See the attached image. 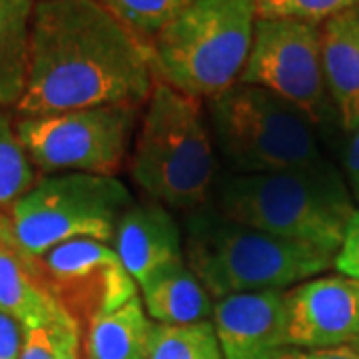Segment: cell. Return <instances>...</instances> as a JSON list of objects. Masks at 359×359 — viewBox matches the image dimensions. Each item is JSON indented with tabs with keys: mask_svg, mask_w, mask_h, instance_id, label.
<instances>
[{
	"mask_svg": "<svg viewBox=\"0 0 359 359\" xmlns=\"http://www.w3.org/2000/svg\"><path fill=\"white\" fill-rule=\"evenodd\" d=\"M65 359H84V353H82V341H78L76 346L70 347Z\"/></svg>",
	"mask_w": 359,
	"mask_h": 359,
	"instance_id": "83f0119b",
	"label": "cell"
},
{
	"mask_svg": "<svg viewBox=\"0 0 359 359\" xmlns=\"http://www.w3.org/2000/svg\"><path fill=\"white\" fill-rule=\"evenodd\" d=\"M140 106L106 104L16 122L18 138L42 172L116 176L128 156Z\"/></svg>",
	"mask_w": 359,
	"mask_h": 359,
	"instance_id": "ba28073f",
	"label": "cell"
},
{
	"mask_svg": "<svg viewBox=\"0 0 359 359\" xmlns=\"http://www.w3.org/2000/svg\"><path fill=\"white\" fill-rule=\"evenodd\" d=\"M32 0L0 2V108L16 110L28 76Z\"/></svg>",
	"mask_w": 359,
	"mask_h": 359,
	"instance_id": "ac0fdd59",
	"label": "cell"
},
{
	"mask_svg": "<svg viewBox=\"0 0 359 359\" xmlns=\"http://www.w3.org/2000/svg\"><path fill=\"white\" fill-rule=\"evenodd\" d=\"M320 30L325 86L349 134L359 126V6L323 20Z\"/></svg>",
	"mask_w": 359,
	"mask_h": 359,
	"instance_id": "9a60e30c",
	"label": "cell"
},
{
	"mask_svg": "<svg viewBox=\"0 0 359 359\" xmlns=\"http://www.w3.org/2000/svg\"><path fill=\"white\" fill-rule=\"evenodd\" d=\"M130 176L148 200L180 212L210 204L216 152L202 100L156 82L142 114Z\"/></svg>",
	"mask_w": 359,
	"mask_h": 359,
	"instance_id": "277c9868",
	"label": "cell"
},
{
	"mask_svg": "<svg viewBox=\"0 0 359 359\" xmlns=\"http://www.w3.org/2000/svg\"><path fill=\"white\" fill-rule=\"evenodd\" d=\"M152 44L102 0H40L30 16L28 76L20 118L106 104L148 102Z\"/></svg>",
	"mask_w": 359,
	"mask_h": 359,
	"instance_id": "6da1fadb",
	"label": "cell"
},
{
	"mask_svg": "<svg viewBox=\"0 0 359 359\" xmlns=\"http://www.w3.org/2000/svg\"><path fill=\"white\" fill-rule=\"evenodd\" d=\"M334 268L341 276L359 280V210L347 224L344 242L335 254Z\"/></svg>",
	"mask_w": 359,
	"mask_h": 359,
	"instance_id": "cb8c5ba5",
	"label": "cell"
},
{
	"mask_svg": "<svg viewBox=\"0 0 359 359\" xmlns=\"http://www.w3.org/2000/svg\"><path fill=\"white\" fill-rule=\"evenodd\" d=\"M210 205L224 218L283 240L337 254L353 198L334 172H226L216 180Z\"/></svg>",
	"mask_w": 359,
	"mask_h": 359,
	"instance_id": "3957f363",
	"label": "cell"
},
{
	"mask_svg": "<svg viewBox=\"0 0 359 359\" xmlns=\"http://www.w3.org/2000/svg\"><path fill=\"white\" fill-rule=\"evenodd\" d=\"M65 311L39 257L26 254L16 244L11 219L0 218V313L26 332L50 323Z\"/></svg>",
	"mask_w": 359,
	"mask_h": 359,
	"instance_id": "5bb4252c",
	"label": "cell"
},
{
	"mask_svg": "<svg viewBox=\"0 0 359 359\" xmlns=\"http://www.w3.org/2000/svg\"><path fill=\"white\" fill-rule=\"evenodd\" d=\"M184 254L214 299L287 292L334 268L335 254L224 218L208 204L184 218Z\"/></svg>",
	"mask_w": 359,
	"mask_h": 359,
	"instance_id": "7a4b0ae2",
	"label": "cell"
},
{
	"mask_svg": "<svg viewBox=\"0 0 359 359\" xmlns=\"http://www.w3.org/2000/svg\"><path fill=\"white\" fill-rule=\"evenodd\" d=\"M0 2H8V0H0Z\"/></svg>",
	"mask_w": 359,
	"mask_h": 359,
	"instance_id": "f1b7e54d",
	"label": "cell"
},
{
	"mask_svg": "<svg viewBox=\"0 0 359 359\" xmlns=\"http://www.w3.org/2000/svg\"><path fill=\"white\" fill-rule=\"evenodd\" d=\"M214 146L236 174L334 172L316 124L268 90L233 84L208 100Z\"/></svg>",
	"mask_w": 359,
	"mask_h": 359,
	"instance_id": "5b68a950",
	"label": "cell"
},
{
	"mask_svg": "<svg viewBox=\"0 0 359 359\" xmlns=\"http://www.w3.org/2000/svg\"><path fill=\"white\" fill-rule=\"evenodd\" d=\"M82 341V327L68 311L50 323L26 330L18 359H65L68 349Z\"/></svg>",
	"mask_w": 359,
	"mask_h": 359,
	"instance_id": "7402d4cb",
	"label": "cell"
},
{
	"mask_svg": "<svg viewBox=\"0 0 359 359\" xmlns=\"http://www.w3.org/2000/svg\"><path fill=\"white\" fill-rule=\"evenodd\" d=\"M112 13L138 36L152 42L154 36L196 0H102Z\"/></svg>",
	"mask_w": 359,
	"mask_h": 359,
	"instance_id": "44dd1931",
	"label": "cell"
},
{
	"mask_svg": "<svg viewBox=\"0 0 359 359\" xmlns=\"http://www.w3.org/2000/svg\"><path fill=\"white\" fill-rule=\"evenodd\" d=\"M212 323L224 359H283L292 349L285 334L283 292L216 299Z\"/></svg>",
	"mask_w": 359,
	"mask_h": 359,
	"instance_id": "7c38bea8",
	"label": "cell"
},
{
	"mask_svg": "<svg viewBox=\"0 0 359 359\" xmlns=\"http://www.w3.org/2000/svg\"><path fill=\"white\" fill-rule=\"evenodd\" d=\"M256 20V0H196L150 42L160 82L198 100L231 88L250 56Z\"/></svg>",
	"mask_w": 359,
	"mask_h": 359,
	"instance_id": "8992f818",
	"label": "cell"
},
{
	"mask_svg": "<svg viewBox=\"0 0 359 359\" xmlns=\"http://www.w3.org/2000/svg\"><path fill=\"white\" fill-rule=\"evenodd\" d=\"M134 204L116 176L58 172L39 180L11 205V230L16 244L40 257L50 248L90 238L112 244L122 214Z\"/></svg>",
	"mask_w": 359,
	"mask_h": 359,
	"instance_id": "52a82bcc",
	"label": "cell"
},
{
	"mask_svg": "<svg viewBox=\"0 0 359 359\" xmlns=\"http://www.w3.org/2000/svg\"><path fill=\"white\" fill-rule=\"evenodd\" d=\"M22 327L0 313V359H18L22 347Z\"/></svg>",
	"mask_w": 359,
	"mask_h": 359,
	"instance_id": "d4e9b609",
	"label": "cell"
},
{
	"mask_svg": "<svg viewBox=\"0 0 359 359\" xmlns=\"http://www.w3.org/2000/svg\"><path fill=\"white\" fill-rule=\"evenodd\" d=\"M154 327L136 295L128 304L86 323L84 359H148Z\"/></svg>",
	"mask_w": 359,
	"mask_h": 359,
	"instance_id": "e0dca14e",
	"label": "cell"
},
{
	"mask_svg": "<svg viewBox=\"0 0 359 359\" xmlns=\"http://www.w3.org/2000/svg\"><path fill=\"white\" fill-rule=\"evenodd\" d=\"M283 359H359V349L351 346L334 349H290Z\"/></svg>",
	"mask_w": 359,
	"mask_h": 359,
	"instance_id": "4316f807",
	"label": "cell"
},
{
	"mask_svg": "<svg viewBox=\"0 0 359 359\" xmlns=\"http://www.w3.org/2000/svg\"><path fill=\"white\" fill-rule=\"evenodd\" d=\"M39 259L52 292L80 327L138 295L134 278L106 242L70 240L50 248Z\"/></svg>",
	"mask_w": 359,
	"mask_h": 359,
	"instance_id": "30bf717a",
	"label": "cell"
},
{
	"mask_svg": "<svg viewBox=\"0 0 359 359\" xmlns=\"http://www.w3.org/2000/svg\"><path fill=\"white\" fill-rule=\"evenodd\" d=\"M238 82L280 96L316 126L335 116L323 76L321 30L316 22L257 18L250 56Z\"/></svg>",
	"mask_w": 359,
	"mask_h": 359,
	"instance_id": "9c48e42d",
	"label": "cell"
},
{
	"mask_svg": "<svg viewBox=\"0 0 359 359\" xmlns=\"http://www.w3.org/2000/svg\"><path fill=\"white\" fill-rule=\"evenodd\" d=\"M148 359H224L212 321L188 325L156 323Z\"/></svg>",
	"mask_w": 359,
	"mask_h": 359,
	"instance_id": "d6986e66",
	"label": "cell"
},
{
	"mask_svg": "<svg viewBox=\"0 0 359 359\" xmlns=\"http://www.w3.org/2000/svg\"><path fill=\"white\" fill-rule=\"evenodd\" d=\"M34 184V164L18 138L13 118L6 108H0V208L13 205Z\"/></svg>",
	"mask_w": 359,
	"mask_h": 359,
	"instance_id": "ffe728a7",
	"label": "cell"
},
{
	"mask_svg": "<svg viewBox=\"0 0 359 359\" xmlns=\"http://www.w3.org/2000/svg\"><path fill=\"white\" fill-rule=\"evenodd\" d=\"M346 172L347 182L351 188V198L359 204V126L349 132V140L346 146Z\"/></svg>",
	"mask_w": 359,
	"mask_h": 359,
	"instance_id": "484cf974",
	"label": "cell"
},
{
	"mask_svg": "<svg viewBox=\"0 0 359 359\" xmlns=\"http://www.w3.org/2000/svg\"><path fill=\"white\" fill-rule=\"evenodd\" d=\"M358 6L359 0H256L257 18H295L316 25Z\"/></svg>",
	"mask_w": 359,
	"mask_h": 359,
	"instance_id": "603a6c76",
	"label": "cell"
},
{
	"mask_svg": "<svg viewBox=\"0 0 359 359\" xmlns=\"http://www.w3.org/2000/svg\"><path fill=\"white\" fill-rule=\"evenodd\" d=\"M140 290L146 313L160 325H188L214 316L216 299L186 262L158 271Z\"/></svg>",
	"mask_w": 359,
	"mask_h": 359,
	"instance_id": "2e32d148",
	"label": "cell"
},
{
	"mask_svg": "<svg viewBox=\"0 0 359 359\" xmlns=\"http://www.w3.org/2000/svg\"><path fill=\"white\" fill-rule=\"evenodd\" d=\"M32 2H34V0H32ZM36 2H40V0H36Z\"/></svg>",
	"mask_w": 359,
	"mask_h": 359,
	"instance_id": "f546056e",
	"label": "cell"
},
{
	"mask_svg": "<svg viewBox=\"0 0 359 359\" xmlns=\"http://www.w3.org/2000/svg\"><path fill=\"white\" fill-rule=\"evenodd\" d=\"M112 248L138 287L158 271L186 262L182 226L170 208L154 200L134 202L122 214Z\"/></svg>",
	"mask_w": 359,
	"mask_h": 359,
	"instance_id": "4fadbf2b",
	"label": "cell"
},
{
	"mask_svg": "<svg viewBox=\"0 0 359 359\" xmlns=\"http://www.w3.org/2000/svg\"><path fill=\"white\" fill-rule=\"evenodd\" d=\"M292 349H334L359 341V280L318 276L283 292Z\"/></svg>",
	"mask_w": 359,
	"mask_h": 359,
	"instance_id": "8fae6325",
	"label": "cell"
}]
</instances>
